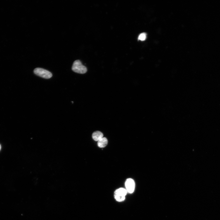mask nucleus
Listing matches in <instances>:
<instances>
[{
    "instance_id": "f257e3e1",
    "label": "nucleus",
    "mask_w": 220,
    "mask_h": 220,
    "mask_svg": "<svg viewBox=\"0 0 220 220\" xmlns=\"http://www.w3.org/2000/svg\"><path fill=\"white\" fill-rule=\"evenodd\" d=\"M72 70L74 72L80 74L85 73L87 71L86 68L82 64L79 60H76L74 61L72 65Z\"/></svg>"
},
{
    "instance_id": "f03ea898",
    "label": "nucleus",
    "mask_w": 220,
    "mask_h": 220,
    "mask_svg": "<svg viewBox=\"0 0 220 220\" xmlns=\"http://www.w3.org/2000/svg\"><path fill=\"white\" fill-rule=\"evenodd\" d=\"M34 72L36 75L45 79L50 78L52 76L50 72L41 68H35Z\"/></svg>"
},
{
    "instance_id": "7ed1b4c3",
    "label": "nucleus",
    "mask_w": 220,
    "mask_h": 220,
    "mask_svg": "<svg viewBox=\"0 0 220 220\" xmlns=\"http://www.w3.org/2000/svg\"><path fill=\"white\" fill-rule=\"evenodd\" d=\"M127 193L126 189L124 188H121L117 189L114 193L115 198L118 201H122L125 200Z\"/></svg>"
},
{
    "instance_id": "20e7f679",
    "label": "nucleus",
    "mask_w": 220,
    "mask_h": 220,
    "mask_svg": "<svg viewBox=\"0 0 220 220\" xmlns=\"http://www.w3.org/2000/svg\"><path fill=\"white\" fill-rule=\"evenodd\" d=\"M126 189L127 192L129 193H132L134 191L135 183L134 181L132 178L127 179L125 182Z\"/></svg>"
},
{
    "instance_id": "39448f33",
    "label": "nucleus",
    "mask_w": 220,
    "mask_h": 220,
    "mask_svg": "<svg viewBox=\"0 0 220 220\" xmlns=\"http://www.w3.org/2000/svg\"><path fill=\"white\" fill-rule=\"evenodd\" d=\"M103 134L101 132L97 131L94 132L92 134V137L95 141H98L103 137Z\"/></svg>"
},
{
    "instance_id": "423d86ee",
    "label": "nucleus",
    "mask_w": 220,
    "mask_h": 220,
    "mask_svg": "<svg viewBox=\"0 0 220 220\" xmlns=\"http://www.w3.org/2000/svg\"><path fill=\"white\" fill-rule=\"evenodd\" d=\"M108 141L107 139L106 138L103 137L98 141V146L100 148H104L107 145Z\"/></svg>"
},
{
    "instance_id": "0eeeda50",
    "label": "nucleus",
    "mask_w": 220,
    "mask_h": 220,
    "mask_svg": "<svg viewBox=\"0 0 220 220\" xmlns=\"http://www.w3.org/2000/svg\"><path fill=\"white\" fill-rule=\"evenodd\" d=\"M146 38V34L145 33H142L140 34L138 37V40L142 41H144Z\"/></svg>"
},
{
    "instance_id": "6e6552de",
    "label": "nucleus",
    "mask_w": 220,
    "mask_h": 220,
    "mask_svg": "<svg viewBox=\"0 0 220 220\" xmlns=\"http://www.w3.org/2000/svg\"><path fill=\"white\" fill-rule=\"evenodd\" d=\"M1 145H0V150L1 149Z\"/></svg>"
}]
</instances>
